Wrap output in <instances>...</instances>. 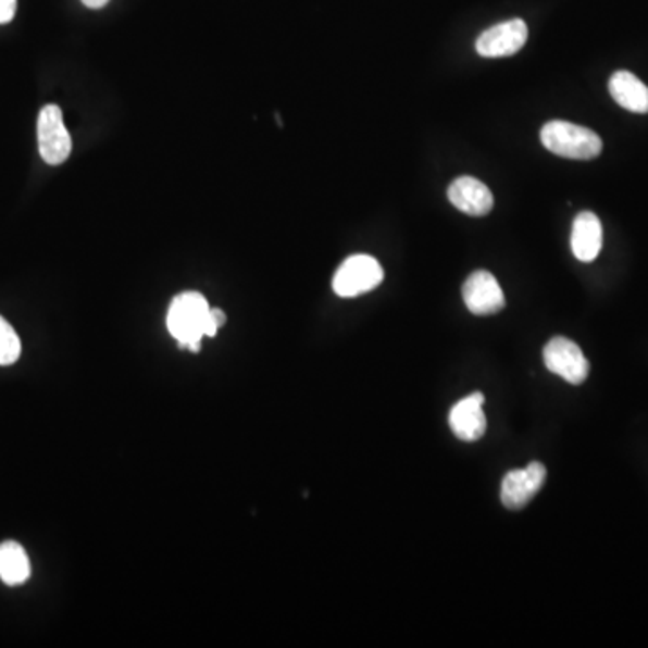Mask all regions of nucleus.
I'll use <instances>...</instances> for the list:
<instances>
[{
	"label": "nucleus",
	"instance_id": "nucleus-1",
	"mask_svg": "<svg viewBox=\"0 0 648 648\" xmlns=\"http://www.w3.org/2000/svg\"><path fill=\"white\" fill-rule=\"evenodd\" d=\"M210 303L199 292L178 294L167 310V329L180 348L200 350L202 337L208 334Z\"/></svg>",
	"mask_w": 648,
	"mask_h": 648
},
{
	"label": "nucleus",
	"instance_id": "nucleus-2",
	"mask_svg": "<svg viewBox=\"0 0 648 648\" xmlns=\"http://www.w3.org/2000/svg\"><path fill=\"white\" fill-rule=\"evenodd\" d=\"M544 148L554 155L573 161H591L603 148L600 136L586 126L568 121H549L540 130Z\"/></svg>",
	"mask_w": 648,
	"mask_h": 648
},
{
	"label": "nucleus",
	"instance_id": "nucleus-3",
	"mask_svg": "<svg viewBox=\"0 0 648 648\" xmlns=\"http://www.w3.org/2000/svg\"><path fill=\"white\" fill-rule=\"evenodd\" d=\"M38 152L49 166H60L73 152V139L63 123L62 109L46 105L38 114Z\"/></svg>",
	"mask_w": 648,
	"mask_h": 648
},
{
	"label": "nucleus",
	"instance_id": "nucleus-4",
	"mask_svg": "<svg viewBox=\"0 0 648 648\" xmlns=\"http://www.w3.org/2000/svg\"><path fill=\"white\" fill-rule=\"evenodd\" d=\"M384 279L381 263L367 254H356L342 262L334 276V292L340 298H357L377 288Z\"/></svg>",
	"mask_w": 648,
	"mask_h": 648
},
{
	"label": "nucleus",
	"instance_id": "nucleus-5",
	"mask_svg": "<svg viewBox=\"0 0 648 648\" xmlns=\"http://www.w3.org/2000/svg\"><path fill=\"white\" fill-rule=\"evenodd\" d=\"M544 364L549 372L564 378L573 386H578L589 375V361H587L581 346L568 337H553L544 346Z\"/></svg>",
	"mask_w": 648,
	"mask_h": 648
},
{
	"label": "nucleus",
	"instance_id": "nucleus-6",
	"mask_svg": "<svg viewBox=\"0 0 648 648\" xmlns=\"http://www.w3.org/2000/svg\"><path fill=\"white\" fill-rule=\"evenodd\" d=\"M548 477L546 466L539 461L529 463L526 469L508 472L501 483V502L510 510L526 507L543 488Z\"/></svg>",
	"mask_w": 648,
	"mask_h": 648
},
{
	"label": "nucleus",
	"instance_id": "nucleus-7",
	"mask_svg": "<svg viewBox=\"0 0 648 648\" xmlns=\"http://www.w3.org/2000/svg\"><path fill=\"white\" fill-rule=\"evenodd\" d=\"M528 40V26L521 18L502 22L486 29L477 38L476 51L485 58L512 57L524 48Z\"/></svg>",
	"mask_w": 648,
	"mask_h": 648
},
{
	"label": "nucleus",
	"instance_id": "nucleus-8",
	"mask_svg": "<svg viewBox=\"0 0 648 648\" xmlns=\"http://www.w3.org/2000/svg\"><path fill=\"white\" fill-rule=\"evenodd\" d=\"M466 309L474 315H491L501 312L507 304L501 285L496 276L486 271L472 272L463 285Z\"/></svg>",
	"mask_w": 648,
	"mask_h": 648
},
{
	"label": "nucleus",
	"instance_id": "nucleus-9",
	"mask_svg": "<svg viewBox=\"0 0 648 648\" xmlns=\"http://www.w3.org/2000/svg\"><path fill=\"white\" fill-rule=\"evenodd\" d=\"M483 403H485L483 392H474L450 409L449 424L456 438L463 439V441H477L486 433Z\"/></svg>",
	"mask_w": 648,
	"mask_h": 648
},
{
	"label": "nucleus",
	"instance_id": "nucleus-10",
	"mask_svg": "<svg viewBox=\"0 0 648 648\" xmlns=\"http://www.w3.org/2000/svg\"><path fill=\"white\" fill-rule=\"evenodd\" d=\"M447 195L456 210L463 211L466 215L485 216L494 208V195L488 186L469 175L456 178Z\"/></svg>",
	"mask_w": 648,
	"mask_h": 648
},
{
	"label": "nucleus",
	"instance_id": "nucleus-11",
	"mask_svg": "<svg viewBox=\"0 0 648 648\" xmlns=\"http://www.w3.org/2000/svg\"><path fill=\"white\" fill-rule=\"evenodd\" d=\"M603 244V227L601 222L591 211H582L576 215L571 230V249L576 260L589 263L600 254Z\"/></svg>",
	"mask_w": 648,
	"mask_h": 648
},
{
	"label": "nucleus",
	"instance_id": "nucleus-12",
	"mask_svg": "<svg viewBox=\"0 0 648 648\" xmlns=\"http://www.w3.org/2000/svg\"><path fill=\"white\" fill-rule=\"evenodd\" d=\"M609 92L612 100L622 109L631 110L636 114L648 112V87L628 71H618L609 79Z\"/></svg>",
	"mask_w": 648,
	"mask_h": 648
},
{
	"label": "nucleus",
	"instance_id": "nucleus-13",
	"mask_svg": "<svg viewBox=\"0 0 648 648\" xmlns=\"http://www.w3.org/2000/svg\"><path fill=\"white\" fill-rule=\"evenodd\" d=\"M32 576V562L26 549L15 540L0 544V581L5 586H21Z\"/></svg>",
	"mask_w": 648,
	"mask_h": 648
},
{
	"label": "nucleus",
	"instance_id": "nucleus-14",
	"mask_svg": "<svg viewBox=\"0 0 648 648\" xmlns=\"http://www.w3.org/2000/svg\"><path fill=\"white\" fill-rule=\"evenodd\" d=\"M22 345L18 335L8 321L0 315V366H11L21 357Z\"/></svg>",
	"mask_w": 648,
	"mask_h": 648
},
{
	"label": "nucleus",
	"instance_id": "nucleus-15",
	"mask_svg": "<svg viewBox=\"0 0 648 648\" xmlns=\"http://www.w3.org/2000/svg\"><path fill=\"white\" fill-rule=\"evenodd\" d=\"M15 13L16 0H0V24H10Z\"/></svg>",
	"mask_w": 648,
	"mask_h": 648
},
{
	"label": "nucleus",
	"instance_id": "nucleus-16",
	"mask_svg": "<svg viewBox=\"0 0 648 648\" xmlns=\"http://www.w3.org/2000/svg\"><path fill=\"white\" fill-rule=\"evenodd\" d=\"M210 315L211 320H213V323H215L219 328H222V326L225 324V321H227V315L224 314V310L211 309Z\"/></svg>",
	"mask_w": 648,
	"mask_h": 648
},
{
	"label": "nucleus",
	"instance_id": "nucleus-17",
	"mask_svg": "<svg viewBox=\"0 0 648 648\" xmlns=\"http://www.w3.org/2000/svg\"><path fill=\"white\" fill-rule=\"evenodd\" d=\"M90 10H100L103 5L109 4V0H82Z\"/></svg>",
	"mask_w": 648,
	"mask_h": 648
}]
</instances>
